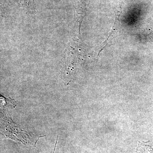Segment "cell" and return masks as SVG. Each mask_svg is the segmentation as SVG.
<instances>
[{
    "label": "cell",
    "mask_w": 153,
    "mask_h": 153,
    "mask_svg": "<svg viewBox=\"0 0 153 153\" xmlns=\"http://www.w3.org/2000/svg\"><path fill=\"white\" fill-rule=\"evenodd\" d=\"M25 3H27V6L28 7H30L31 9L33 8V0H23Z\"/></svg>",
    "instance_id": "obj_2"
},
{
    "label": "cell",
    "mask_w": 153,
    "mask_h": 153,
    "mask_svg": "<svg viewBox=\"0 0 153 153\" xmlns=\"http://www.w3.org/2000/svg\"><path fill=\"white\" fill-rule=\"evenodd\" d=\"M120 15V13L119 14L118 13V14H117V16L116 18V20L115 21L114 26L113 27L112 31H111V32L110 33V35L109 36H108V38L106 39V41H105L104 43L102 45L101 47H100V49L98 55H99L100 53L101 52L102 50L104 49V47H105V46H106L107 44V41H108L109 38L112 36L113 34H114V33H115V32L117 31L118 28V27L119 24Z\"/></svg>",
    "instance_id": "obj_1"
},
{
    "label": "cell",
    "mask_w": 153,
    "mask_h": 153,
    "mask_svg": "<svg viewBox=\"0 0 153 153\" xmlns=\"http://www.w3.org/2000/svg\"><path fill=\"white\" fill-rule=\"evenodd\" d=\"M57 141H56V143H55V148H54V152H53V153H54L55 152V148H56V145H57Z\"/></svg>",
    "instance_id": "obj_3"
}]
</instances>
